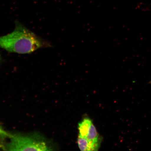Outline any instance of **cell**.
Instances as JSON below:
<instances>
[{
	"mask_svg": "<svg viewBox=\"0 0 151 151\" xmlns=\"http://www.w3.org/2000/svg\"><path fill=\"white\" fill-rule=\"evenodd\" d=\"M12 33L0 37V48L9 52L26 54L50 46L19 22Z\"/></svg>",
	"mask_w": 151,
	"mask_h": 151,
	"instance_id": "obj_1",
	"label": "cell"
},
{
	"mask_svg": "<svg viewBox=\"0 0 151 151\" xmlns=\"http://www.w3.org/2000/svg\"><path fill=\"white\" fill-rule=\"evenodd\" d=\"M10 140L2 146L7 151H50L52 148L44 137L37 134H9Z\"/></svg>",
	"mask_w": 151,
	"mask_h": 151,
	"instance_id": "obj_2",
	"label": "cell"
},
{
	"mask_svg": "<svg viewBox=\"0 0 151 151\" xmlns=\"http://www.w3.org/2000/svg\"><path fill=\"white\" fill-rule=\"evenodd\" d=\"M78 136L83 138L89 142L93 151H97L101 145V139L92 120L84 118L78 125Z\"/></svg>",
	"mask_w": 151,
	"mask_h": 151,
	"instance_id": "obj_3",
	"label": "cell"
},
{
	"mask_svg": "<svg viewBox=\"0 0 151 151\" xmlns=\"http://www.w3.org/2000/svg\"><path fill=\"white\" fill-rule=\"evenodd\" d=\"M9 134L7 133L0 127V142L5 138L9 137Z\"/></svg>",
	"mask_w": 151,
	"mask_h": 151,
	"instance_id": "obj_4",
	"label": "cell"
},
{
	"mask_svg": "<svg viewBox=\"0 0 151 151\" xmlns=\"http://www.w3.org/2000/svg\"><path fill=\"white\" fill-rule=\"evenodd\" d=\"M1 56H0V61H1Z\"/></svg>",
	"mask_w": 151,
	"mask_h": 151,
	"instance_id": "obj_5",
	"label": "cell"
},
{
	"mask_svg": "<svg viewBox=\"0 0 151 151\" xmlns=\"http://www.w3.org/2000/svg\"><path fill=\"white\" fill-rule=\"evenodd\" d=\"M150 83L151 84V80L150 81Z\"/></svg>",
	"mask_w": 151,
	"mask_h": 151,
	"instance_id": "obj_6",
	"label": "cell"
}]
</instances>
